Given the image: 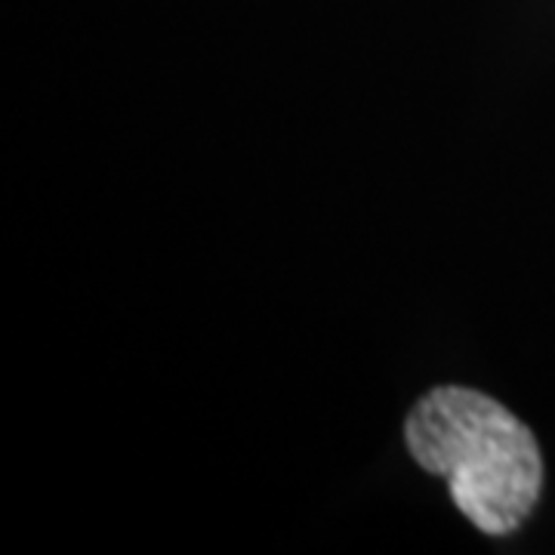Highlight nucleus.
I'll list each match as a JSON object with an SVG mask.
<instances>
[{
  "label": "nucleus",
  "mask_w": 555,
  "mask_h": 555,
  "mask_svg": "<svg viewBox=\"0 0 555 555\" xmlns=\"http://www.w3.org/2000/svg\"><path fill=\"white\" fill-rule=\"evenodd\" d=\"M414 460L448 481L454 506L491 537L513 534L543 488V456L531 429L500 401L463 386L420 398L404 420Z\"/></svg>",
  "instance_id": "nucleus-1"
}]
</instances>
